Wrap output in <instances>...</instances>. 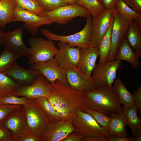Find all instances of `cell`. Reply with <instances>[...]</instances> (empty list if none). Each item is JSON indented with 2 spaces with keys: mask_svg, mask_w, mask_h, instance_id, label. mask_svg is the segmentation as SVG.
<instances>
[{
  "mask_svg": "<svg viewBox=\"0 0 141 141\" xmlns=\"http://www.w3.org/2000/svg\"><path fill=\"white\" fill-rule=\"evenodd\" d=\"M50 83L47 99L61 119L72 120L79 111H84L86 108L83 91L76 90L58 80Z\"/></svg>",
  "mask_w": 141,
  "mask_h": 141,
  "instance_id": "obj_1",
  "label": "cell"
},
{
  "mask_svg": "<svg viewBox=\"0 0 141 141\" xmlns=\"http://www.w3.org/2000/svg\"><path fill=\"white\" fill-rule=\"evenodd\" d=\"M83 95L86 108L109 115L122 112V107L114 86L96 87L90 91H83Z\"/></svg>",
  "mask_w": 141,
  "mask_h": 141,
  "instance_id": "obj_2",
  "label": "cell"
},
{
  "mask_svg": "<svg viewBox=\"0 0 141 141\" xmlns=\"http://www.w3.org/2000/svg\"><path fill=\"white\" fill-rule=\"evenodd\" d=\"M86 19V23L84 28L79 32L72 35L67 36L58 35L45 29H41V32L48 39L65 42L73 47L77 46L82 48L91 46L92 18L90 15Z\"/></svg>",
  "mask_w": 141,
  "mask_h": 141,
  "instance_id": "obj_3",
  "label": "cell"
},
{
  "mask_svg": "<svg viewBox=\"0 0 141 141\" xmlns=\"http://www.w3.org/2000/svg\"><path fill=\"white\" fill-rule=\"evenodd\" d=\"M28 44L31 49L28 63L31 65L46 62L54 58L58 50L53 41L40 37H31Z\"/></svg>",
  "mask_w": 141,
  "mask_h": 141,
  "instance_id": "obj_4",
  "label": "cell"
},
{
  "mask_svg": "<svg viewBox=\"0 0 141 141\" xmlns=\"http://www.w3.org/2000/svg\"><path fill=\"white\" fill-rule=\"evenodd\" d=\"M75 131L84 137H95L107 138L109 136L107 130L101 127L89 114L79 111L72 119Z\"/></svg>",
  "mask_w": 141,
  "mask_h": 141,
  "instance_id": "obj_5",
  "label": "cell"
},
{
  "mask_svg": "<svg viewBox=\"0 0 141 141\" xmlns=\"http://www.w3.org/2000/svg\"><path fill=\"white\" fill-rule=\"evenodd\" d=\"M90 15V12L87 8L77 3L62 6L52 11H45L44 17L53 23L63 25L67 24L75 17L86 18Z\"/></svg>",
  "mask_w": 141,
  "mask_h": 141,
  "instance_id": "obj_6",
  "label": "cell"
},
{
  "mask_svg": "<svg viewBox=\"0 0 141 141\" xmlns=\"http://www.w3.org/2000/svg\"><path fill=\"white\" fill-rule=\"evenodd\" d=\"M121 61H108L96 65L92 72L96 87H110L116 78L118 70L121 66Z\"/></svg>",
  "mask_w": 141,
  "mask_h": 141,
  "instance_id": "obj_7",
  "label": "cell"
},
{
  "mask_svg": "<svg viewBox=\"0 0 141 141\" xmlns=\"http://www.w3.org/2000/svg\"><path fill=\"white\" fill-rule=\"evenodd\" d=\"M111 35V46L107 61L115 60L118 50L126 35L131 21L118 12L116 9L113 17Z\"/></svg>",
  "mask_w": 141,
  "mask_h": 141,
  "instance_id": "obj_8",
  "label": "cell"
},
{
  "mask_svg": "<svg viewBox=\"0 0 141 141\" xmlns=\"http://www.w3.org/2000/svg\"><path fill=\"white\" fill-rule=\"evenodd\" d=\"M24 106L25 109L28 132L40 137L50 120L33 99Z\"/></svg>",
  "mask_w": 141,
  "mask_h": 141,
  "instance_id": "obj_9",
  "label": "cell"
},
{
  "mask_svg": "<svg viewBox=\"0 0 141 141\" xmlns=\"http://www.w3.org/2000/svg\"><path fill=\"white\" fill-rule=\"evenodd\" d=\"M75 131L71 119L49 121L41 134L40 141H62Z\"/></svg>",
  "mask_w": 141,
  "mask_h": 141,
  "instance_id": "obj_10",
  "label": "cell"
},
{
  "mask_svg": "<svg viewBox=\"0 0 141 141\" xmlns=\"http://www.w3.org/2000/svg\"><path fill=\"white\" fill-rule=\"evenodd\" d=\"M59 49L54 56L58 64L67 70L78 67L79 63L81 48H75L67 43L59 41Z\"/></svg>",
  "mask_w": 141,
  "mask_h": 141,
  "instance_id": "obj_11",
  "label": "cell"
},
{
  "mask_svg": "<svg viewBox=\"0 0 141 141\" xmlns=\"http://www.w3.org/2000/svg\"><path fill=\"white\" fill-rule=\"evenodd\" d=\"M50 85L45 76L39 74L33 83L21 86L12 95L18 97H25L31 99L42 97H47L50 93Z\"/></svg>",
  "mask_w": 141,
  "mask_h": 141,
  "instance_id": "obj_12",
  "label": "cell"
},
{
  "mask_svg": "<svg viewBox=\"0 0 141 141\" xmlns=\"http://www.w3.org/2000/svg\"><path fill=\"white\" fill-rule=\"evenodd\" d=\"M2 124L11 131L13 141L24 132L28 131L26 111L22 105L11 111L3 121Z\"/></svg>",
  "mask_w": 141,
  "mask_h": 141,
  "instance_id": "obj_13",
  "label": "cell"
},
{
  "mask_svg": "<svg viewBox=\"0 0 141 141\" xmlns=\"http://www.w3.org/2000/svg\"><path fill=\"white\" fill-rule=\"evenodd\" d=\"M14 17L13 22L22 21L23 25L33 36L37 33V28L44 25H49L53 23L48 19L28 12L17 5L14 10Z\"/></svg>",
  "mask_w": 141,
  "mask_h": 141,
  "instance_id": "obj_14",
  "label": "cell"
},
{
  "mask_svg": "<svg viewBox=\"0 0 141 141\" xmlns=\"http://www.w3.org/2000/svg\"><path fill=\"white\" fill-rule=\"evenodd\" d=\"M115 11V7L106 9L92 18L91 46L97 47L100 40L108 31Z\"/></svg>",
  "mask_w": 141,
  "mask_h": 141,
  "instance_id": "obj_15",
  "label": "cell"
},
{
  "mask_svg": "<svg viewBox=\"0 0 141 141\" xmlns=\"http://www.w3.org/2000/svg\"><path fill=\"white\" fill-rule=\"evenodd\" d=\"M29 69L37 70L39 74L44 75L50 83L58 80L68 84L66 76L67 70L60 67L54 58L46 62L34 63Z\"/></svg>",
  "mask_w": 141,
  "mask_h": 141,
  "instance_id": "obj_16",
  "label": "cell"
},
{
  "mask_svg": "<svg viewBox=\"0 0 141 141\" xmlns=\"http://www.w3.org/2000/svg\"><path fill=\"white\" fill-rule=\"evenodd\" d=\"M24 31V29L20 27L11 31L4 32L3 45L5 48L28 59L31 54V49L27 46L23 41Z\"/></svg>",
  "mask_w": 141,
  "mask_h": 141,
  "instance_id": "obj_17",
  "label": "cell"
},
{
  "mask_svg": "<svg viewBox=\"0 0 141 141\" xmlns=\"http://www.w3.org/2000/svg\"><path fill=\"white\" fill-rule=\"evenodd\" d=\"M66 76L68 85L76 90L87 91L96 87L92 76L86 75L77 68L67 70Z\"/></svg>",
  "mask_w": 141,
  "mask_h": 141,
  "instance_id": "obj_18",
  "label": "cell"
},
{
  "mask_svg": "<svg viewBox=\"0 0 141 141\" xmlns=\"http://www.w3.org/2000/svg\"><path fill=\"white\" fill-rule=\"evenodd\" d=\"M9 76L22 85L33 83L39 74L33 69H26L15 63L10 68L2 73Z\"/></svg>",
  "mask_w": 141,
  "mask_h": 141,
  "instance_id": "obj_19",
  "label": "cell"
},
{
  "mask_svg": "<svg viewBox=\"0 0 141 141\" xmlns=\"http://www.w3.org/2000/svg\"><path fill=\"white\" fill-rule=\"evenodd\" d=\"M99 56V52L97 47L89 46L81 48L77 68L86 75L91 76Z\"/></svg>",
  "mask_w": 141,
  "mask_h": 141,
  "instance_id": "obj_20",
  "label": "cell"
},
{
  "mask_svg": "<svg viewBox=\"0 0 141 141\" xmlns=\"http://www.w3.org/2000/svg\"><path fill=\"white\" fill-rule=\"evenodd\" d=\"M141 53L136 52L129 45L126 38L121 43L115 60H124L129 63L133 68L138 70L141 67L139 58Z\"/></svg>",
  "mask_w": 141,
  "mask_h": 141,
  "instance_id": "obj_21",
  "label": "cell"
},
{
  "mask_svg": "<svg viewBox=\"0 0 141 141\" xmlns=\"http://www.w3.org/2000/svg\"><path fill=\"white\" fill-rule=\"evenodd\" d=\"M138 111L134 105L122 107V113L127 124L131 129L132 137L134 138L141 135V120L137 115Z\"/></svg>",
  "mask_w": 141,
  "mask_h": 141,
  "instance_id": "obj_22",
  "label": "cell"
},
{
  "mask_svg": "<svg viewBox=\"0 0 141 141\" xmlns=\"http://www.w3.org/2000/svg\"><path fill=\"white\" fill-rule=\"evenodd\" d=\"M111 120L107 132L109 136L127 137L126 129L127 124L122 113H112L109 115Z\"/></svg>",
  "mask_w": 141,
  "mask_h": 141,
  "instance_id": "obj_23",
  "label": "cell"
},
{
  "mask_svg": "<svg viewBox=\"0 0 141 141\" xmlns=\"http://www.w3.org/2000/svg\"><path fill=\"white\" fill-rule=\"evenodd\" d=\"M126 39L131 48L141 53V27L134 21H131L127 31Z\"/></svg>",
  "mask_w": 141,
  "mask_h": 141,
  "instance_id": "obj_24",
  "label": "cell"
},
{
  "mask_svg": "<svg viewBox=\"0 0 141 141\" xmlns=\"http://www.w3.org/2000/svg\"><path fill=\"white\" fill-rule=\"evenodd\" d=\"M17 5L15 0H0V27L2 29L13 22L14 10Z\"/></svg>",
  "mask_w": 141,
  "mask_h": 141,
  "instance_id": "obj_25",
  "label": "cell"
},
{
  "mask_svg": "<svg viewBox=\"0 0 141 141\" xmlns=\"http://www.w3.org/2000/svg\"><path fill=\"white\" fill-rule=\"evenodd\" d=\"M113 22L112 19L108 29L99 42L97 48L99 56V63H102L107 61L111 46V35Z\"/></svg>",
  "mask_w": 141,
  "mask_h": 141,
  "instance_id": "obj_26",
  "label": "cell"
},
{
  "mask_svg": "<svg viewBox=\"0 0 141 141\" xmlns=\"http://www.w3.org/2000/svg\"><path fill=\"white\" fill-rule=\"evenodd\" d=\"M113 83L120 103L127 106L134 105L135 100L133 94L126 88L121 80L119 78L116 79Z\"/></svg>",
  "mask_w": 141,
  "mask_h": 141,
  "instance_id": "obj_27",
  "label": "cell"
},
{
  "mask_svg": "<svg viewBox=\"0 0 141 141\" xmlns=\"http://www.w3.org/2000/svg\"><path fill=\"white\" fill-rule=\"evenodd\" d=\"M21 85L8 75L0 73V97L12 95Z\"/></svg>",
  "mask_w": 141,
  "mask_h": 141,
  "instance_id": "obj_28",
  "label": "cell"
},
{
  "mask_svg": "<svg viewBox=\"0 0 141 141\" xmlns=\"http://www.w3.org/2000/svg\"><path fill=\"white\" fill-rule=\"evenodd\" d=\"M115 8L116 11L127 19L133 20L141 27V14L138 13L127 5L122 0H118Z\"/></svg>",
  "mask_w": 141,
  "mask_h": 141,
  "instance_id": "obj_29",
  "label": "cell"
},
{
  "mask_svg": "<svg viewBox=\"0 0 141 141\" xmlns=\"http://www.w3.org/2000/svg\"><path fill=\"white\" fill-rule=\"evenodd\" d=\"M21 56L20 55L5 48L0 55V73H3L7 70Z\"/></svg>",
  "mask_w": 141,
  "mask_h": 141,
  "instance_id": "obj_30",
  "label": "cell"
},
{
  "mask_svg": "<svg viewBox=\"0 0 141 141\" xmlns=\"http://www.w3.org/2000/svg\"><path fill=\"white\" fill-rule=\"evenodd\" d=\"M50 121L59 120L60 119L57 112L45 97H39L33 99Z\"/></svg>",
  "mask_w": 141,
  "mask_h": 141,
  "instance_id": "obj_31",
  "label": "cell"
},
{
  "mask_svg": "<svg viewBox=\"0 0 141 141\" xmlns=\"http://www.w3.org/2000/svg\"><path fill=\"white\" fill-rule=\"evenodd\" d=\"M15 0L17 5L20 8L37 15L44 16L45 11L37 0Z\"/></svg>",
  "mask_w": 141,
  "mask_h": 141,
  "instance_id": "obj_32",
  "label": "cell"
},
{
  "mask_svg": "<svg viewBox=\"0 0 141 141\" xmlns=\"http://www.w3.org/2000/svg\"><path fill=\"white\" fill-rule=\"evenodd\" d=\"M77 3L87 8L92 18L106 9L101 0H77Z\"/></svg>",
  "mask_w": 141,
  "mask_h": 141,
  "instance_id": "obj_33",
  "label": "cell"
},
{
  "mask_svg": "<svg viewBox=\"0 0 141 141\" xmlns=\"http://www.w3.org/2000/svg\"><path fill=\"white\" fill-rule=\"evenodd\" d=\"M84 112L91 115L101 127L107 130L108 129L111 120L110 117L104 113L90 109L86 108Z\"/></svg>",
  "mask_w": 141,
  "mask_h": 141,
  "instance_id": "obj_34",
  "label": "cell"
},
{
  "mask_svg": "<svg viewBox=\"0 0 141 141\" xmlns=\"http://www.w3.org/2000/svg\"><path fill=\"white\" fill-rule=\"evenodd\" d=\"M31 99L25 97H19L11 95L0 97V104L24 106L29 103Z\"/></svg>",
  "mask_w": 141,
  "mask_h": 141,
  "instance_id": "obj_35",
  "label": "cell"
},
{
  "mask_svg": "<svg viewBox=\"0 0 141 141\" xmlns=\"http://www.w3.org/2000/svg\"><path fill=\"white\" fill-rule=\"evenodd\" d=\"M40 6L46 12L52 11L59 7L69 4L62 0H37Z\"/></svg>",
  "mask_w": 141,
  "mask_h": 141,
  "instance_id": "obj_36",
  "label": "cell"
},
{
  "mask_svg": "<svg viewBox=\"0 0 141 141\" xmlns=\"http://www.w3.org/2000/svg\"><path fill=\"white\" fill-rule=\"evenodd\" d=\"M21 106L19 105L0 104V124H2L4 119L13 110Z\"/></svg>",
  "mask_w": 141,
  "mask_h": 141,
  "instance_id": "obj_37",
  "label": "cell"
},
{
  "mask_svg": "<svg viewBox=\"0 0 141 141\" xmlns=\"http://www.w3.org/2000/svg\"><path fill=\"white\" fill-rule=\"evenodd\" d=\"M0 141H13L12 133L2 124H0Z\"/></svg>",
  "mask_w": 141,
  "mask_h": 141,
  "instance_id": "obj_38",
  "label": "cell"
},
{
  "mask_svg": "<svg viewBox=\"0 0 141 141\" xmlns=\"http://www.w3.org/2000/svg\"><path fill=\"white\" fill-rule=\"evenodd\" d=\"M40 137L29 132L22 133L18 137L15 141H40Z\"/></svg>",
  "mask_w": 141,
  "mask_h": 141,
  "instance_id": "obj_39",
  "label": "cell"
},
{
  "mask_svg": "<svg viewBox=\"0 0 141 141\" xmlns=\"http://www.w3.org/2000/svg\"><path fill=\"white\" fill-rule=\"evenodd\" d=\"M128 6L136 12L141 14V0H122Z\"/></svg>",
  "mask_w": 141,
  "mask_h": 141,
  "instance_id": "obj_40",
  "label": "cell"
},
{
  "mask_svg": "<svg viewBox=\"0 0 141 141\" xmlns=\"http://www.w3.org/2000/svg\"><path fill=\"white\" fill-rule=\"evenodd\" d=\"M135 102L134 105L137 108L139 113H141V84L138 86L137 89L133 93Z\"/></svg>",
  "mask_w": 141,
  "mask_h": 141,
  "instance_id": "obj_41",
  "label": "cell"
},
{
  "mask_svg": "<svg viewBox=\"0 0 141 141\" xmlns=\"http://www.w3.org/2000/svg\"><path fill=\"white\" fill-rule=\"evenodd\" d=\"M84 137L75 131L69 134L62 141H82Z\"/></svg>",
  "mask_w": 141,
  "mask_h": 141,
  "instance_id": "obj_42",
  "label": "cell"
},
{
  "mask_svg": "<svg viewBox=\"0 0 141 141\" xmlns=\"http://www.w3.org/2000/svg\"><path fill=\"white\" fill-rule=\"evenodd\" d=\"M107 141H135V138L133 137L127 138L117 136H109Z\"/></svg>",
  "mask_w": 141,
  "mask_h": 141,
  "instance_id": "obj_43",
  "label": "cell"
},
{
  "mask_svg": "<svg viewBox=\"0 0 141 141\" xmlns=\"http://www.w3.org/2000/svg\"><path fill=\"white\" fill-rule=\"evenodd\" d=\"M118 0H101L106 9H111L115 7Z\"/></svg>",
  "mask_w": 141,
  "mask_h": 141,
  "instance_id": "obj_44",
  "label": "cell"
},
{
  "mask_svg": "<svg viewBox=\"0 0 141 141\" xmlns=\"http://www.w3.org/2000/svg\"><path fill=\"white\" fill-rule=\"evenodd\" d=\"M82 141H107V139L105 137H84Z\"/></svg>",
  "mask_w": 141,
  "mask_h": 141,
  "instance_id": "obj_45",
  "label": "cell"
},
{
  "mask_svg": "<svg viewBox=\"0 0 141 141\" xmlns=\"http://www.w3.org/2000/svg\"><path fill=\"white\" fill-rule=\"evenodd\" d=\"M2 29L0 27V49L2 45H3V35L4 33Z\"/></svg>",
  "mask_w": 141,
  "mask_h": 141,
  "instance_id": "obj_46",
  "label": "cell"
},
{
  "mask_svg": "<svg viewBox=\"0 0 141 141\" xmlns=\"http://www.w3.org/2000/svg\"><path fill=\"white\" fill-rule=\"evenodd\" d=\"M69 4L77 3V0H62Z\"/></svg>",
  "mask_w": 141,
  "mask_h": 141,
  "instance_id": "obj_47",
  "label": "cell"
}]
</instances>
